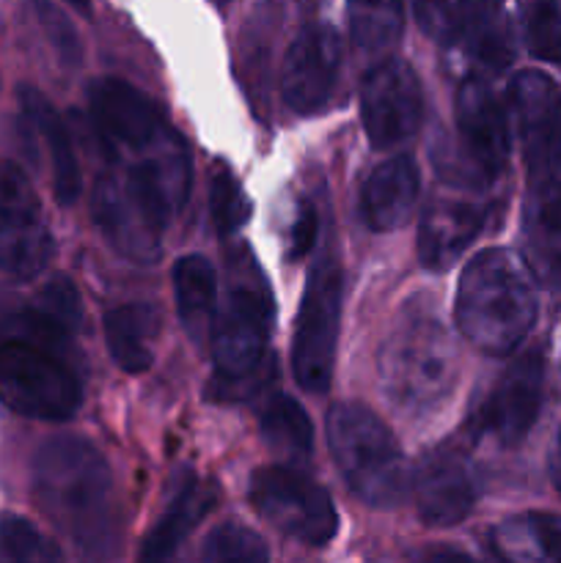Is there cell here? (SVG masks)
<instances>
[{
	"instance_id": "31",
	"label": "cell",
	"mask_w": 561,
	"mask_h": 563,
	"mask_svg": "<svg viewBox=\"0 0 561 563\" xmlns=\"http://www.w3.org/2000/svg\"><path fill=\"white\" fill-rule=\"evenodd\" d=\"M204 561L212 563H262L270 559V550L258 533L245 526H220L209 533L201 550Z\"/></svg>"
},
{
	"instance_id": "30",
	"label": "cell",
	"mask_w": 561,
	"mask_h": 563,
	"mask_svg": "<svg viewBox=\"0 0 561 563\" xmlns=\"http://www.w3.org/2000/svg\"><path fill=\"white\" fill-rule=\"evenodd\" d=\"M61 550L25 517H0V561H58Z\"/></svg>"
},
{
	"instance_id": "38",
	"label": "cell",
	"mask_w": 561,
	"mask_h": 563,
	"mask_svg": "<svg viewBox=\"0 0 561 563\" xmlns=\"http://www.w3.org/2000/svg\"><path fill=\"white\" fill-rule=\"evenodd\" d=\"M553 482L561 493V434H559V443H556V451H553Z\"/></svg>"
},
{
	"instance_id": "20",
	"label": "cell",
	"mask_w": 561,
	"mask_h": 563,
	"mask_svg": "<svg viewBox=\"0 0 561 563\" xmlns=\"http://www.w3.org/2000/svg\"><path fill=\"white\" fill-rule=\"evenodd\" d=\"M418 190H421V174L416 159L407 154L385 159L380 168L372 170L361 192L363 223L377 234L394 231L407 223L413 207H416Z\"/></svg>"
},
{
	"instance_id": "33",
	"label": "cell",
	"mask_w": 561,
	"mask_h": 563,
	"mask_svg": "<svg viewBox=\"0 0 561 563\" xmlns=\"http://www.w3.org/2000/svg\"><path fill=\"white\" fill-rule=\"evenodd\" d=\"M526 47L534 58L561 60V0H531L526 9Z\"/></svg>"
},
{
	"instance_id": "41",
	"label": "cell",
	"mask_w": 561,
	"mask_h": 563,
	"mask_svg": "<svg viewBox=\"0 0 561 563\" xmlns=\"http://www.w3.org/2000/svg\"><path fill=\"white\" fill-rule=\"evenodd\" d=\"M212 3H218V5H226V3H229V0H212Z\"/></svg>"
},
{
	"instance_id": "15",
	"label": "cell",
	"mask_w": 561,
	"mask_h": 563,
	"mask_svg": "<svg viewBox=\"0 0 561 563\" xmlns=\"http://www.w3.org/2000/svg\"><path fill=\"white\" fill-rule=\"evenodd\" d=\"M416 511L427 526L449 528L465 520L479 500V484L468 456L454 445H440L413 473Z\"/></svg>"
},
{
	"instance_id": "2",
	"label": "cell",
	"mask_w": 561,
	"mask_h": 563,
	"mask_svg": "<svg viewBox=\"0 0 561 563\" xmlns=\"http://www.w3.org/2000/svg\"><path fill=\"white\" fill-rule=\"evenodd\" d=\"M33 495L53 526L88 559H108L121 539L116 484L102 451L61 434L33 456Z\"/></svg>"
},
{
	"instance_id": "27",
	"label": "cell",
	"mask_w": 561,
	"mask_h": 563,
	"mask_svg": "<svg viewBox=\"0 0 561 563\" xmlns=\"http://www.w3.org/2000/svg\"><path fill=\"white\" fill-rule=\"evenodd\" d=\"M258 432L267 449L289 460H308L314 449V427L292 396H273L258 418Z\"/></svg>"
},
{
	"instance_id": "36",
	"label": "cell",
	"mask_w": 561,
	"mask_h": 563,
	"mask_svg": "<svg viewBox=\"0 0 561 563\" xmlns=\"http://www.w3.org/2000/svg\"><path fill=\"white\" fill-rule=\"evenodd\" d=\"M319 220L317 209L308 201H300L295 209V220L289 225V234H286V258L289 262H300L311 253L314 242H317Z\"/></svg>"
},
{
	"instance_id": "25",
	"label": "cell",
	"mask_w": 561,
	"mask_h": 563,
	"mask_svg": "<svg viewBox=\"0 0 561 563\" xmlns=\"http://www.w3.org/2000/svg\"><path fill=\"white\" fill-rule=\"evenodd\" d=\"M454 47L465 49L482 71H501L512 60V36L501 0H473L468 22Z\"/></svg>"
},
{
	"instance_id": "35",
	"label": "cell",
	"mask_w": 561,
	"mask_h": 563,
	"mask_svg": "<svg viewBox=\"0 0 561 563\" xmlns=\"http://www.w3.org/2000/svg\"><path fill=\"white\" fill-rule=\"evenodd\" d=\"M273 379H275V357L267 355L262 366H256L248 374H237V377H220V374H215L212 383H209V399L248 401L256 394H262Z\"/></svg>"
},
{
	"instance_id": "29",
	"label": "cell",
	"mask_w": 561,
	"mask_h": 563,
	"mask_svg": "<svg viewBox=\"0 0 561 563\" xmlns=\"http://www.w3.org/2000/svg\"><path fill=\"white\" fill-rule=\"evenodd\" d=\"M209 214L220 236H231L251 218V201L229 168H215L209 179Z\"/></svg>"
},
{
	"instance_id": "14",
	"label": "cell",
	"mask_w": 561,
	"mask_h": 563,
	"mask_svg": "<svg viewBox=\"0 0 561 563\" xmlns=\"http://www.w3.org/2000/svg\"><path fill=\"white\" fill-rule=\"evenodd\" d=\"M341 69V38L330 25L302 27L289 44L280 69V93L297 115H314L328 104Z\"/></svg>"
},
{
	"instance_id": "16",
	"label": "cell",
	"mask_w": 561,
	"mask_h": 563,
	"mask_svg": "<svg viewBox=\"0 0 561 563\" xmlns=\"http://www.w3.org/2000/svg\"><path fill=\"white\" fill-rule=\"evenodd\" d=\"M454 115L462 154L484 185H490L509 163V124L504 108L482 77H468L457 91Z\"/></svg>"
},
{
	"instance_id": "23",
	"label": "cell",
	"mask_w": 561,
	"mask_h": 563,
	"mask_svg": "<svg viewBox=\"0 0 561 563\" xmlns=\"http://www.w3.org/2000/svg\"><path fill=\"white\" fill-rule=\"evenodd\" d=\"M174 295L182 328L196 344L212 333L218 308V275L209 258L187 253L174 264Z\"/></svg>"
},
{
	"instance_id": "11",
	"label": "cell",
	"mask_w": 561,
	"mask_h": 563,
	"mask_svg": "<svg viewBox=\"0 0 561 563\" xmlns=\"http://www.w3.org/2000/svg\"><path fill=\"white\" fill-rule=\"evenodd\" d=\"M361 119L369 141L391 148L413 137L424 119V88L402 58L380 60L361 82Z\"/></svg>"
},
{
	"instance_id": "1",
	"label": "cell",
	"mask_w": 561,
	"mask_h": 563,
	"mask_svg": "<svg viewBox=\"0 0 561 563\" xmlns=\"http://www.w3.org/2000/svg\"><path fill=\"white\" fill-rule=\"evenodd\" d=\"M119 165L94 187V220L105 240L127 258L154 262L165 229L185 207L193 179L187 141L170 126L154 146L110 157Z\"/></svg>"
},
{
	"instance_id": "24",
	"label": "cell",
	"mask_w": 561,
	"mask_h": 563,
	"mask_svg": "<svg viewBox=\"0 0 561 563\" xmlns=\"http://www.w3.org/2000/svg\"><path fill=\"white\" fill-rule=\"evenodd\" d=\"M102 324L110 357L119 363V368H124L127 374H143L152 368V341L160 330L157 308L146 306V302L113 308L105 313Z\"/></svg>"
},
{
	"instance_id": "17",
	"label": "cell",
	"mask_w": 561,
	"mask_h": 563,
	"mask_svg": "<svg viewBox=\"0 0 561 563\" xmlns=\"http://www.w3.org/2000/svg\"><path fill=\"white\" fill-rule=\"evenodd\" d=\"M522 247L534 278L550 291H561V181L531 179L522 209Z\"/></svg>"
},
{
	"instance_id": "18",
	"label": "cell",
	"mask_w": 561,
	"mask_h": 563,
	"mask_svg": "<svg viewBox=\"0 0 561 563\" xmlns=\"http://www.w3.org/2000/svg\"><path fill=\"white\" fill-rule=\"evenodd\" d=\"M487 207L462 201L454 196H438L424 209L418 225V258L427 269H449L484 229Z\"/></svg>"
},
{
	"instance_id": "10",
	"label": "cell",
	"mask_w": 561,
	"mask_h": 563,
	"mask_svg": "<svg viewBox=\"0 0 561 563\" xmlns=\"http://www.w3.org/2000/svg\"><path fill=\"white\" fill-rule=\"evenodd\" d=\"M53 251L36 190L14 163L0 159V273L33 278L47 267Z\"/></svg>"
},
{
	"instance_id": "19",
	"label": "cell",
	"mask_w": 561,
	"mask_h": 563,
	"mask_svg": "<svg viewBox=\"0 0 561 563\" xmlns=\"http://www.w3.org/2000/svg\"><path fill=\"white\" fill-rule=\"evenodd\" d=\"M509 110L528 168L537 174L561 124V88L544 71H520L509 86Z\"/></svg>"
},
{
	"instance_id": "7",
	"label": "cell",
	"mask_w": 561,
	"mask_h": 563,
	"mask_svg": "<svg viewBox=\"0 0 561 563\" xmlns=\"http://www.w3.org/2000/svg\"><path fill=\"white\" fill-rule=\"evenodd\" d=\"M64 346L6 335L0 341V401L36 421H66L82 401V385Z\"/></svg>"
},
{
	"instance_id": "8",
	"label": "cell",
	"mask_w": 561,
	"mask_h": 563,
	"mask_svg": "<svg viewBox=\"0 0 561 563\" xmlns=\"http://www.w3.org/2000/svg\"><path fill=\"white\" fill-rule=\"evenodd\" d=\"M341 297H344L341 267L336 262H319L308 273L295 341H292V372L297 385L308 394H322L333 379Z\"/></svg>"
},
{
	"instance_id": "4",
	"label": "cell",
	"mask_w": 561,
	"mask_h": 563,
	"mask_svg": "<svg viewBox=\"0 0 561 563\" xmlns=\"http://www.w3.org/2000/svg\"><path fill=\"white\" fill-rule=\"evenodd\" d=\"M460 333L487 355H509L537 322L534 275L506 247H487L468 262L457 286Z\"/></svg>"
},
{
	"instance_id": "3",
	"label": "cell",
	"mask_w": 561,
	"mask_h": 563,
	"mask_svg": "<svg viewBox=\"0 0 561 563\" xmlns=\"http://www.w3.org/2000/svg\"><path fill=\"white\" fill-rule=\"evenodd\" d=\"M380 385L405 416L438 410L454 390V341L427 297H410L391 322L380 346Z\"/></svg>"
},
{
	"instance_id": "9",
	"label": "cell",
	"mask_w": 561,
	"mask_h": 563,
	"mask_svg": "<svg viewBox=\"0 0 561 563\" xmlns=\"http://www.w3.org/2000/svg\"><path fill=\"white\" fill-rule=\"evenodd\" d=\"M251 504L270 526L308 548H324L339 531L330 495L295 467H258L251 478Z\"/></svg>"
},
{
	"instance_id": "22",
	"label": "cell",
	"mask_w": 561,
	"mask_h": 563,
	"mask_svg": "<svg viewBox=\"0 0 561 563\" xmlns=\"http://www.w3.org/2000/svg\"><path fill=\"white\" fill-rule=\"evenodd\" d=\"M20 102L22 113L31 121L33 130L42 135V141L47 143L50 165H53V190L58 203L72 207V203L80 198V168H77L75 148H72V137L66 124L61 121V115L55 113V108L50 104V99L42 91L31 86L20 88Z\"/></svg>"
},
{
	"instance_id": "26",
	"label": "cell",
	"mask_w": 561,
	"mask_h": 563,
	"mask_svg": "<svg viewBox=\"0 0 561 563\" xmlns=\"http://www.w3.org/2000/svg\"><path fill=\"white\" fill-rule=\"evenodd\" d=\"M498 555L512 561H561V522L550 515H526L495 528Z\"/></svg>"
},
{
	"instance_id": "40",
	"label": "cell",
	"mask_w": 561,
	"mask_h": 563,
	"mask_svg": "<svg viewBox=\"0 0 561 563\" xmlns=\"http://www.w3.org/2000/svg\"><path fill=\"white\" fill-rule=\"evenodd\" d=\"M69 3L75 5L77 11H86V14H88V11H91V0H69Z\"/></svg>"
},
{
	"instance_id": "5",
	"label": "cell",
	"mask_w": 561,
	"mask_h": 563,
	"mask_svg": "<svg viewBox=\"0 0 561 563\" xmlns=\"http://www.w3.org/2000/svg\"><path fill=\"white\" fill-rule=\"evenodd\" d=\"M328 445L346 487L372 509H394L407 493V462L383 418L361 401H339L328 412Z\"/></svg>"
},
{
	"instance_id": "34",
	"label": "cell",
	"mask_w": 561,
	"mask_h": 563,
	"mask_svg": "<svg viewBox=\"0 0 561 563\" xmlns=\"http://www.w3.org/2000/svg\"><path fill=\"white\" fill-rule=\"evenodd\" d=\"M33 16H36L38 27H42V33L47 36L50 47L58 55L61 64L69 66V69L80 66L82 42L80 36H77L75 22L66 16V11L58 9L55 3H50V0H33Z\"/></svg>"
},
{
	"instance_id": "32",
	"label": "cell",
	"mask_w": 561,
	"mask_h": 563,
	"mask_svg": "<svg viewBox=\"0 0 561 563\" xmlns=\"http://www.w3.org/2000/svg\"><path fill=\"white\" fill-rule=\"evenodd\" d=\"M471 3L473 0H413V14L432 42L454 47L468 22Z\"/></svg>"
},
{
	"instance_id": "12",
	"label": "cell",
	"mask_w": 561,
	"mask_h": 563,
	"mask_svg": "<svg viewBox=\"0 0 561 563\" xmlns=\"http://www.w3.org/2000/svg\"><path fill=\"white\" fill-rule=\"evenodd\" d=\"M544 394V361L537 350L522 352L501 374L495 388L473 416V434L515 449L531 432Z\"/></svg>"
},
{
	"instance_id": "6",
	"label": "cell",
	"mask_w": 561,
	"mask_h": 563,
	"mask_svg": "<svg viewBox=\"0 0 561 563\" xmlns=\"http://www.w3.org/2000/svg\"><path fill=\"white\" fill-rule=\"evenodd\" d=\"M226 291L212 322V355L220 377H237L262 366L275 322V302L267 278L251 247L240 245L226 258Z\"/></svg>"
},
{
	"instance_id": "37",
	"label": "cell",
	"mask_w": 561,
	"mask_h": 563,
	"mask_svg": "<svg viewBox=\"0 0 561 563\" xmlns=\"http://www.w3.org/2000/svg\"><path fill=\"white\" fill-rule=\"evenodd\" d=\"M537 176H550V179L561 181V124H559V130H556L548 154H544L542 168H539L537 174H531V179H537Z\"/></svg>"
},
{
	"instance_id": "21",
	"label": "cell",
	"mask_w": 561,
	"mask_h": 563,
	"mask_svg": "<svg viewBox=\"0 0 561 563\" xmlns=\"http://www.w3.org/2000/svg\"><path fill=\"white\" fill-rule=\"evenodd\" d=\"M215 506V487L212 484L201 482L196 476H185L179 482V487L170 495L168 509L160 515L157 526L146 533V542H143L141 559L143 561H165L182 548L187 537L193 533V528L209 515V509Z\"/></svg>"
},
{
	"instance_id": "13",
	"label": "cell",
	"mask_w": 561,
	"mask_h": 563,
	"mask_svg": "<svg viewBox=\"0 0 561 563\" xmlns=\"http://www.w3.org/2000/svg\"><path fill=\"white\" fill-rule=\"evenodd\" d=\"M88 108L108 157L143 152L170 130L163 108L124 80H97L88 88Z\"/></svg>"
},
{
	"instance_id": "28",
	"label": "cell",
	"mask_w": 561,
	"mask_h": 563,
	"mask_svg": "<svg viewBox=\"0 0 561 563\" xmlns=\"http://www.w3.org/2000/svg\"><path fill=\"white\" fill-rule=\"evenodd\" d=\"M350 36L363 53H385L405 27V0H346Z\"/></svg>"
},
{
	"instance_id": "39",
	"label": "cell",
	"mask_w": 561,
	"mask_h": 563,
	"mask_svg": "<svg viewBox=\"0 0 561 563\" xmlns=\"http://www.w3.org/2000/svg\"><path fill=\"white\" fill-rule=\"evenodd\" d=\"M424 559H465V553H460V550H429V553H424Z\"/></svg>"
}]
</instances>
